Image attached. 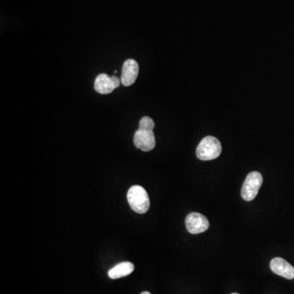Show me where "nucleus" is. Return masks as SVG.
<instances>
[{
  "instance_id": "obj_1",
  "label": "nucleus",
  "mask_w": 294,
  "mask_h": 294,
  "mask_svg": "<svg viewBox=\"0 0 294 294\" xmlns=\"http://www.w3.org/2000/svg\"><path fill=\"white\" fill-rule=\"evenodd\" d=\"M128 204L131 209L137 214H146L150 209V199L146 190L141 186H133L127 194Z\"/></svg>"
},
{
  "instance_id": "obj_2",
  "label": "nucleus",
  "mask_w": 294,
  "mask_h": 294,
  "mask_svg": "<svg viewBox=\"0 0 294 294\" xmlns=\"http://www.w3.org/2000/svg\"><path fill=\"white\" fill-rule=\"evenodd\" d=\"M222 153V144L216 137L208 136L203 138L196 149V156L200 160H215Z\"/></svg>"
},
{
  "instance_id": "obj_3",
  "label": "nucleus",
  "mask_w": 294,
  "mask_h": 294,
  "mask_svg": "<svg viewBox=\"0 0 294 294\" xmlns=\"http://www.w3.org/2000/svg\"><path fill=\"white\" fill-rule=\"evenodd\" d=\"M263 182V176L259 172H251L246 177L241 189V196L243 199L246 201L254 200L258 196Z\"/></svg>"
},
{
  "instance_id": "obj_4",
  "label": "nucleus",
  "mask_w": 294,
  "mask_h": 294,
  "mask_svg": "<svg viewBox=\"0 0 294 294\" xmlns=\"http://www.w3.org/2000/svg\"><path fill=\"white\" fill-rule=\"evenodd\" d=\"M133 142L135 146L141 151L145 152L152 151L155 147V133L153 130L138 128L135 133Z\"/></svg>"
},
{
  "instance_id": "obj_5",
  "label": "nucleus",
  "mask_w": 294,
  "mask_h": 294,
  "mask_svg": "<svg viewBox=\"0 0 294 294\" xmlns=\"http://www.w3.org/2000/svg\"><path fill=\"white\" fill-rule=\"evenodd\" d=\"M186 227L191 234L202 233L209 229V220L205 216L199 213H191L186 218Z\"/></svg>"
},
{
  "instance_id": "obj_6",
  "label": "nucleus",
  "mask_w": 294,
  "mask_h": 294,
  "mask_svg": "<svg viewBox=\"0 0 294 294\" xmlns=\"http://www.w3.org/2000/svg\"><path fill=\"white\" fill-rule=\"evenodd\" d=\"M120 82L118 77H110L106 74H101L95 79L94 88L98 93L109 94L120 85Z\"/></svg>"
},
{
  "instance_id": "obj_7",
  "label": "nucleus",
  "mask_w": 294,
  "mask_h": 294,
  "mask_svg": "<svg viewBox=\"0 0 294 294\" xmlns=\"http://www.w3.org/2000/svg\"><path fill=\"white\" fill-rule=\"evenodd\" d=\"M139 72V65L133 59H128L124 61L122 69L121 83L124 86L133 85L137 80Z\"/></svg>"
},
{
  "instance_id": "obj_8",
  "label": "nucleus",
  "mask_w": 294,
  "mask_h": 294,
  "mask_svg": "<svg viewBox=\"0 0 294 294\" xmlns=\"http://www.w3.org/2000/svg\"><path fill=\"white\" fill-rule=\"evenodd\" d=\"M270 267L275 274L281 276L288 280L294 279V268L285 259L281 258H275L271 262Z\"/></svg>"
},
{
  "instance_id": "obj_9",
  "label": "nucleus",
  "mask_w": 294,
  "mask_h": 294,
  "mask_svg": "<svg viewBox=\"0 0 294 294\" xmlns=\"http://www.w3.org/2000/svg\"><path fill=\"white\" fill-rule=\"evenodd\" d=\"M134 271V265L129 262L119 263L115 268L110 269L108 272V276L110 279L116 280L130 275Z\"/></svg>"
},
{
  "instance_id": "obj_10",
  "label": "nucleus",
  "mask_w": 294,
  "mask_h": 294,
  "mask_svg": "<svg viewBox=\"0 0 294 294\" xmlns=\"http://www.w3.org/2000/svg\"><path fill=\"white\" fill-rule=\"evenodd\" d=\"M139 128L146 129V130H154L155 128V122L151 118L145 116L139 122Z\"/></svg>"
},
{
  "instance_id": "obj_11",
  "label": "nucleus",
  "mask_w": 294,
  "mask_h": 294,
  "mask_svg": "<svg viewBox=\"0 0 294 294\" xmlns=\"http://www.w3.org/2000/svg\"><path fill=\"white\" fill-rule=\"evenodd\" d=\"M151 294V293H149V292H147V291H146V292L142 293V294Z\"/></svg>"
},
{
  "instance_id": "obj_12",
  "label": "nucleus",
  "mask_w": 294,
  "mask_h": 294,
  "mask_svg": "<svg viewBox=\"0 0 294 294\" xmlns=\"http://www.w3.org/2000/svg\"></svg>"
}]
</instances>
